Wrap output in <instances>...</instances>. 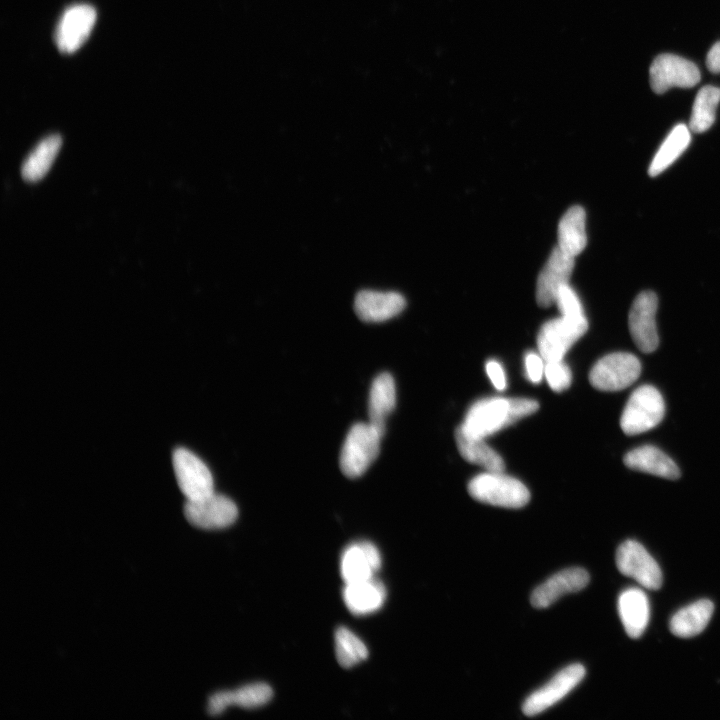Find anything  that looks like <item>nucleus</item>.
Returning <instances> with one entry per match:
<instances>
[{
	"label": "nucleus",
	"instance_id": "19",
	"mask_svg": "<svg viewBox=\"0 0 720 720\" xmlns=\"http://www.w3.org/2000/svg\"><path fill=\"white\" fill-rule=\"evenodd\" d=\"M386 599V589L375 577L345 583L343 600L348 610L355 615H367L382 607Z\"/></svg>",
	"mask_w": 720,
	"mask_h": 720
},
{
	"label": "nucleus",
	"instance_id": "29",
	"mask_svg": "<svg viewBox=\"0 0 720 720\" xmlns=\"http://www.w3.org/2000/svg\"><path fill=\"white\" fill-rule=\"evenodd\" d=\"M335 653L343 668H351L368 657L366 645L346 627H339L335 632Z\"/></svg>",
	"mask_w": 720,
	"mask_h": 720
},
{
	"label": "nucleus",
	"instance_id": "2",
	"mask_svg": "<svg viewBox=\"0 0 720 720\" xmlns=\"http://www.w3.org/2000/svg\"><path fill=\"white\" fill-rule=\"evenodd\" d=\"M468 492L479 502L505 508H520L530 499L527 487L502 472L487 471L472 478Z\"/></svg>",
	"mask_w": 720,
	"mask_h": 720
},
{
	"label": "nucleus",
	"instance_id": "15",
	"mask_svg": "<svg viewBox=\"0 0 720 720\" xmlns=\"http://www.w3.org/2000/svg\"><path fill=\"white\" fill-rule=\"evenodd\" d=\"M380 567V553L377 547L368 541L348 545L340 558V573L345 583L370 579Z\"/></svg>",
	"mask_w": 720,
	"mask_h": 720
},
{
	"label": "nucleus",
	"instance_id": "7",
	"mask_svg": "<svg viewBox=\"0 0 720 720\" xmlns=\"http://www.w3.org/2000/svg\"><path fill=\"white\" fill-rule=\"evenodd\" d=\"M184 515L195 527L216 530L232 525L238 517V509L230 498L213 492L198 500H187Z\"/></svg>",
	"mask_w": 720,
	"mask_h": 720
},
{
	"label": "nucleus",
	"instance_id": "21",
	"mask_svg": "<svg viewBox=\"0 0 720 720\" xmlns=\"http://www.w3.org/2000/svg\"><path fill=\"white\" fill-rule=\"evenodd\" d=\"M618 612L623 627L631 638L640 637L650 617L647 595L639 588H628L618 598Z\"/></svg>",
	"mask_w": 720,
	"mask_h": 720
},
{
	"label": "nucleus",
	"instance_id": "11",
	"mask_svg": "<svg viewBox=\"0 0 720 720\" xmlns=\"http://www.w3.org/2000/svg\"><path fill=\"white\" fill-rule=\"evenodd\" d=\"M97 14L89 4H74L61 15L56 30L55 43L66 54L78 50L89 37Z\"/></svg>",
	"mask_w": 720,
	"mask_h": 720
},
{
	"label": "nucleus",
	"instance_id": "8",
	"mask_svg": "<svg viewBox=\"0 0 720 720\" xmlns=\"http://www.w3.org/2000/svg\"><path fill=\"white\" fill-rule=\"evenodd\" d=\"M172 462L178 486L187 500H198L214 492L211 472L195 454L177 448Z\"/></svg>",
	"mask_w": 720,
	"mask_h": 720
},
{
	"label": "nucleus",
	"instance_id": "32",
	"mask_svg": "<svg viewBox=\"0 0 720 720\" xmlns=\"http://www.w3.org/2000/svg\"><path fill=\"white\" fill-rule=\"evenodd\" d=\"M526 376L530 382L538 384L544 376L545 360L540 353L528 352L524 357Z\"/></svg>",
	"mask_w": 720,
	"mask_h": 720
},
{
	"label": "nucleus",
	"instance_id": "10",
	"mask_svg": "<svg viewBox=\"0 0 720 720\" xmlns=\"http://www.w3.org/2000/svg\"><path fill=\"white\" fill-rule=\"evenodd\" d=\"M650 85L657 94L672 87L690 88L700 81V71L691 61L674 54H660L649 70Z\"/></svg>",
	"mask_w": 720,
	"mask_h": 720
},
{
	"label": "nucleus",
	"instance_id": "3",
	"mask_svg": "<svg viewBox=\"0 0 720 720\" xmlns=\"http://www.w3.org/2000/svg\"><path fill=\"white\" fill-rule=\"evenodd\" d=\"M665 414L660 392L652 385L636 388L623 409L620 426L626 435H637L656 427Z\"/></svg>",
	"mask_w": 720,
	"mask_h": 720
},
{
	"label": "nucleus",
	"instance_id": "28",
	"mask_svg": "<svg viewBox=\"0 0 720 720\" xmlns=\"http://www.w3.org/2000/svg\"><path fill=\"white\" fill-rule=\"evenodd\" d=\"M720 102V88L707 85L702 87L694 100L689 128L695 133L708 130L715 121L716 109Z\"/></svg>",
	"mask_w": 720,
	"mask_h": 720
},
{
	"label": "nucleus",
	"instance_id": "13",
	"mask_svg": "<svg viewBox=\"0 0 720 720\" xmlns=\"http://www.w3.org/2000/svg\"><path fill=\"white\" fill-rule=\"evenodd\" d=\"M581 664H572L558 672L546 685L527 697L522 706L526 716L540 714L569 694L585 677Z\"/></svg>",
	"mask_w": 720,
	"mask_h": 720
},
{
	"label": "nucleus",
	"instance_id": "25",
	"mask_svg": "<svg viewBox=\"0 0 720 720\" xmlns=\"http://www.w3.org/2000/svg\"><path fill=\"white\" fill-rule=\"evenodd\" d=\"M714 611L710 600L701 599L673 615L670 631L678 637L688 638L700 634L708 625Z\"/></svg>",
	"mask_w": 720,
	"mask_h": 720
},
{
	"label": "nucleus",
	"instance_id": "16",
	"mask_svg": "<svg viewBox=\"0 0 720 720\" xmlns=\"http://www.w3.org/2000/svg\"><path fill=\"white\" fill-rule=\"evenodd\" d=\"M405 306V298L394 291L362 290L354 300L355 313L365 322L386 321L401 313Z\"/></svg>",
	"mask_w": 720,
	"mask_h": 720
},
{
	"label": "nucleus",
	"instance_id": "24",
	"mask_svg": "<svg viewBox=\"0 0 720 720\" xmlns=\"http://www.w3.org/2000/svg\"><path fill=\"white\" fill-rule=\"evenodd\" d=\"M557 236V246L574 257L585 249L586 213L581 206H572L563 214L558 224Z\"/></svg>",
	"mask_w": 720,
	"mask_h": 720
},
{
	"label": "nucleus",
	"instance_id": "33",
	"mask_svg": "<svg viewBox=\"0 0 720 720\" xmlns=\"http://www.w3.org/2000/svg\"><path fill=\"white\" fill-rule=\"evenodd\" d=\"M486 373L493 386L503 391L507 386L506 374L502 365L496 360H489L485 365Z\"/></svg>",
	"mask_w": 720,
	"mask_h": 720
},
{
	"label": "nucleus",
	"instance_id": "34",
	"mask_svg": "<svg viewBox=\"0 0 720 720\" xmlns=\"http://www.w3.org/2000/svg\"><path fill=\"white\" fill-rule=\"evenodd\" d=\"M707 68L713 73H720V42L715 43L706 58Z\"/></svg>",
	"mask_w": 720,
	"mask_h": 720
},
{
	"label": "nucleus",
	"instance_id": "20",
	"mask_svg": "<svg viewBox=\"0 0 720 720\" xmlns=\"http://www.w3.org/2000/svg\"><path fill=\"white\" fill-rule=\"evenodd\" d=\"M624 464L633 470L675 480L680 476L676 463L664 452L652 445L635 448L625 454Z\"/></svg>",
	"mask_w": 720,
	"mask_h": 720
},
{
	"label": "nucleus",
	"instance_id": "17",
	"mask_svg": "<svg viewBox=\"0 0 720 720\" xmlns=\"http://www.w3.org/2000/svg\"><path fill=\"white\" fill-rule=\"evenodd\" d=\"M588 572L579 567L562 570L538 586L530 601L535 608H547L560 597L582 590L589 582Z\"/></svg>",
	"mask_w": 720,
	"mask_h": 720
},
{
	"label": "nucleus",
	"instance_id": "27",
	"mask_svg": "<svg viewBox=\"0 0 720 720\" xmlns=\"http://www.w3.org/2000/svg\"><path fill=\"white\" fill-rule=\"evenodd\" d=\"M690 128L685 124L676 125L657 150L649 166V174L654 177L667 169L689 146Z\"/></svg>",
	"mask_w": 720,
	"mask_h": 720
},
{
	"label": "nucleus",
	"instance_id": "6",
	"mask_svg": "<svg viewBox=\"0 0 720 720\" xmlns=\"http://www.w3.org/2000/svg\"><path fill=\"white\" fill-rule=\"evenodd\" d=\"M515 422L511 398L489 397L472 404L461 426L470 434L485 438Z\"/></svg>",
	"mask_w": 720,
	"mask_h": 720
},
{
	"label": "nucleus",
	"instance_id": "4",
	"mask_svg": "<svg viewBox=\"0 0 720 720\" xmlns=\"http://www.w3.org/2000/svg\"><path fill=\"white\" fill-rule=\"evenodd\" d=\"M588 329L586 316L570 318L560 316L545 322L537 336L538 352L545 361L563 359L572 345Z\"/></svg>",
	"mask_w": 720,
	"mask_h": 720
},
{
	"label": "nucleus",
	"instance_id": "26",
	"mask_svg": "<svg viewBox=\"0 0 720 720\" xmlns=\"http://www.w3.org/2000/svg\"><path fill=\"white\" fill-rule=\"evenodd\" d=\"M62 143L60 135L53 134L42 139L23 162L21 173L29 182L40 180L51 167Z\"/></svg>",
	"mask_w": 720,
	"mask_h": 720
},
{
	"label": "nucleus",
	"instance_id": "1",
	"mask_svg": "<svg viewBox=\"0 0 720 720\" xmlns=\"http://www.w3.org/2000/svg\"><path fill=\"white\" fill-rule=\"evenodd\" d=\"M383 435L370 422L356 423L350 428L339 460L340 469L346 477L357 478L366 472L379 454Z\"/></svg>",
	"mask_w": 720,
	"mask_h": 720
},
{
	"label": "nucleus",
	"instance_id": "31",
	"mask_svg": "<svg viewBox=\"0 0 720 720\" xmlns=\"http://www.w3.org/2000/svg\"><path fill=\"white\" fill-rule=\"evenodd\" d=\"M555 303L562 316L570 318H581L585 316L582 303L569 284L560 288Z\"/></svg>",
	"mask_w": 720,
	"mask_h": 720
},
{
	"label": "nucleus",
	"instance_id": "12",
	"mask_svg": "<svg viewBox=\"0 0 720 720\" xmlns=\"http://www.w3.org/2000/svg\"><path fill=\"white\" fill-rule=\"evenodd\" d=\"M657 295L652 291L639 293L631 306L628 324L631 337L644 353L655 351L659 344L656 326Z\"/></svg>",
	"mask_w": 720,
	"mask_h": 720
},
{
	"label": "nucleus",
	"instance_id": "23",
	"mask_svg": "<svg viewBox=\"0 0 720 720\" xmlns=\"http://www.w3.org/2000/svg\"><path fill=\"white\" fill-rule=\"evenodd\" d=\"M455 439L461 456L470 463L487 471L503 472L505 464L501 456L482 437L467 432L461 425L456 429Z\"/></svg>",
	"mask_w": 720,
	"mask_h": 720
},
{
	"label": "nucleus",
	"instance_id": "9",
	"mask_svg": "<svg viewBox=\"0 0 720 720\" xmlns=\"http://www.w3.org/2000/svg\"><path fill=\"white\" fill-rule=\"evenodd\" d=\"M616 565L623 575L633 578L647 589L657 590L662 585V572L658 563L637 541L627 540L618 547Z\"/></svg>",
	"mask_w": 720,
	"mask_h": 720
},
{
	"label": "nucleus",
	"instance_id": "30",
	"mask_svg": "<svg viewBox=\"0 0 720 720\" xmlns=\"http://www.w3.org/2000/svg\"><path fill=\"white\" fill-rule=\"evenodd\" d=\"M544 377L550 388L556 392L567 389L572 381L571 370L563 359L545 361Z\"/></svg>",
	"mask_w": 720,
	"mask_h": 720
},
{
	"label": "nucleus",
	"instance_id": "14",
	"mask_svg": "<svg viewBox=\"0 0 720 720\" xmlns=\"http://www.w3.org/2000/svg\"><path fill=\"white\" fill-rule=\"evenodd\" d=\"M575 257L556 246L541 269L536 283V300L542 307L555 303L560 288L569 284Z\"/></svg>",
	"mask_w": 720,
	"mask_h": 720
},
{
	"label": "nucleus",
	"instance_id": "5",
	"mask_svg": "<svg viewBox=\"0 0 720 720\" xmlns=\"http://www.w3.org/2000/svg\"><path fill=\"white\" fill-rule=\"evenodd\" d=\"M640 373L641 363L635 355L615 352L594 364L589 373V381L598 390L619 391L633 384Z\"/></svg>",
	"mask_w": 720,
	"mask_h": 720
},
{
	"label": "nucleus",
	"instance_id": "22",
	"mask_svg": "<svg viewBox=\"0 0 720 720\" xmlns=\"http://www.w3.org/2000/svg\"><path fill=\"white\" fill-rule=\"evenodd\" d=\"M396 388L393 377L389 373L379 374L372 382L368 397L369 422L385 432L387 416L395 408Z\"/></svg>",
	"mask_w": 720,
	"mask_h": 720
},
{
	"label": "nucleus",
	"instance_id": "18",
	"mask_svg": "<svg viewBox=\"0 0 720 720\" xmlns=\"http://www.w3.org/2000/svg\"><path fill=\"white\" fill-rule=\"evenodd\" d=\"M273 691L266 683H252L234 691H221L212 695L208 701V713L217 716L230 706L254 709L267 704Z\"/></svg>",
	"mask_w": 720,
	"mask_h": 720
}]
</instances>
